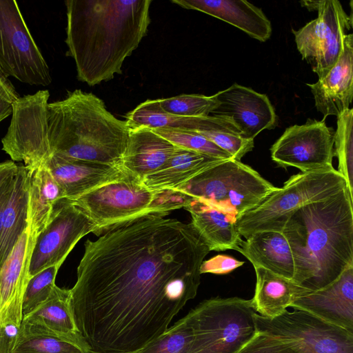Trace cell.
I'll use <instances>...</instances> for the list:
<instances>
[{
    "mask_svg": "<svg viewBox=\"0 0 353 353\" xmlns=\"http://www.w3.org/2000/svg\"><path fill=\"white\" fill-rule=\"evenodd\" d=\"M149 214L87 240L70 289L88 353H136L193 299L210 249L191 223Z\"/></svg>",
    "mask_w": 353,
    "mask_h": 353,
    "instance_id": "cell-1",
    "label": "cell"
},
{
    "mask_svg": "<svg viewBox=\"0 0 353 353\" xmlns=\"http://www.w3.org/2000/svg\"><path fill=\"white\" fill-rule=\"evenodd\" d=\"M151 0H67V55L77 79L90 86L122 73L147 34Z\"/></svg>",
    "mask_w": 353,
    "mask_h": 353,
    "instance_id": "cell-2",
    "label": "cell"
},
{
    "mask_svg": "<svg viewBox=\"0 0 353 353\" xmlns=\"http://www.w3.org/2000/svg\"><path fill=\"white\" fill-rule=\"evenodd\" d=\"M352 204L345 188L301 207L289 217L282 233L292 251L294 282L318 290L353 266Z\"/></svg>",
    "mask_w": 353,
    "mask_h": 353,
    "instance_id": "cell-3",
    "label": "cell"
},
{
    "mask_svg": "<svg viewBox=\"0 0 353 353\" xmlns=\"http://www.w3.org/2000/svg\"><path fill=\"white\" fill-rule=\"evenodd\" d=\"M45 128L52 156L118 167L130 130L103 100L81 90L48 103Z\"/></svg>",
    "mask_w": 353,
    "mask_h": 353,
    "instance_id": "cell-4",
    "label": "cell"
},
{
    "mask_svg": "<svg viewBox=\"0 0 353 353\" xmlns=\"http://www.w3.org/2000/svg\"><path fill=\"white\" fill-rule=\"evenodd\" d=\"M276 188L250 166L230 159L207 168L175 191L238 219Z\"/></svg>",
    "mask_w": 353,
    "mask_h": 353,
    "instance_id": "cell-5",
    "label": "cell"
},
{
    "mask_svg": "<svg viewBox=\"0 0 353 353\" xmlns=\"http://www.w3.org/2000/svg\"><path fill=\"white\" fill-rule=\"evenodd\" d=\"M345 188L344 178L334 168L296 174L257 207L239 216L236 222L238 231L245 239L259 231L282 232L288 219L297 210L327 199Z\"/></svg>",
    "mask_w": 353,
    "mask_h": 353,
    "instance_id": "cell-6",
    "label": "cell"
},
{
    "mask_svg": "<svg viewBox=\"0 0 353 353\" xmlns=\"http://www.w3.org/2000/svg\"><path fill=\"white\" fill-rule=\"evenodd\" d=\"M252 299L213 297L185 316L193 339L188 353H236L256 333Z\"/></svg>",
    "mask_w": 353,
    "mask_h": 353,
    "instance_id": "cell-7",
    "label": "cell"
},
{
    "mask_svg": "<svg viewBox=\"0 0 353 353\" xmlns=\"http://www.w3.org/2000/svg\"><path fill=\"white\" fill-rule=\"evenodd\" d=\"M164 192L151 190L143 182L128 176L68 201L88 216L99 235L144 215H167Z\"/></svg>",
    "mask_w": 353,
    "mask_h": 353,
    "instance_id": "cell-8",
    "label": "cell"
},
{
    "mask_svg": "<svg viewBox=\"0 0 353 353\" xmlns=\"http://www.w3.org/2000/svg\"><path fill=\"white\" fill-rule=\"evenodd\" d=\"M0 70L31 85L52 82L48 65L14 0H0Z\"/></svg>",
    "mask_w": 353,
    "mask_h": 353,
    "instance_id": "cell-9",
    "label": "cell"
},
{
    "mask_svg": "<svg viewBox=\"0 0 353 353\" xmlns=\"http://www.w3.org/2000/svg\"><path fill=\"white\" fill-rule=\"evenodd\" d=\"M256 331L295 343L303 353H353V332L303 310L268 319L254 315Z\"/></svg>",
    "mask_w": 353,
    "mask_h": 353,
    "instance_id": "cell-10",
    "label": "cell"
},
{
    "mask_svg": "<svg viewBox=\"0 0 353 353\" xmlns=\"http://www.w3.org/2000/svg\"><path fill=\"white\" fill-rule=\"evenodd\" d=\"M316 10V19L292 31L302 59L321 80L338 61L346 32L352 26V17L337 0H321Z\"/></svg>",
    "mask_w": 353,
    "mask_h": 353,
    "instance_id": "cell-11",
    "label": "cell"
},
{
    "mask_svg": "<svg viewBox=\"0 0 353 353\" xmlns=\"http://www.w3.org/2000/svg\"><path fill=\"white\" fill-rule=\"evenodd\" d=\"M50 93L39 90L12 103V119L1 140L2 150L14 161L32 170L52 157L46 135V107Z\"/></svg>",
    "mask_w": 353,
    "mask_h": 353,
    "instance_id": "cell-12",
    "label": "cell"
},
{
    "mask_svg": "<svg viewBox=\"0 0 353 353\" xmlns=\"http://www.w3.org/2000/svg\"><path fill=\"white\" fill-rule=\"evenodd\" d=\"M334 134L324 119H309L286 128L271 147V158L280 167H294L301 172L332 170Z\"/></svg>",
    "mask_w": 353,
    "mask_h": 353,
    "instance_id": "cell-13",
    "label": "cell"
},
{
    "mask_svg": "<svg viewBox=\"0 0 353 353\" xmlns=\"http://www.w3.org/2000/svg\"><path fill=\"white\" fill-rule=\"evenodd\" d=\"M96 232V225L79 208L65 199L59 201L48 223L37 237L30 278L50 266H61L82 237Z\"/></svg>",
    "mask_w": 353,
    "mask_h": 353,
    "instance_id": "cell-14",
    "label": "cell"
},
{
    "mask_svg": "<svg viewBox=\"0 0 353 353\" xmlns=\"http://www.w3.org/2000/svg\"><path fill=\"white\" fill-rule=\"evenodd\" d=\"M37 237L28 223L0 268V323L4 327L19 328L22 322L23 299Z\"/></svg>",
    "mask_w": 353,
    "mask_h": 353,
    "instance_id": "cell-15",
    "label": "cell"
},
{
    "mask_svg": "<svg viewBox=\"0 0 353 353\" xmlns=\"http://www.w3.org/2000/svg\"><path fill=\"white\" fill-rule=\"evenodd\" d=\"M214 96L218 105L210 115L230 119L246 139L254 140L261 131L277 124L274 108L265 94L234 83Z\"/></svg>",
    "mask_w": 353,
    "mask_h": 353,
    "instance_id": "cell-16",
    "label": "cell"
},
{
    "mask_svg": "<svg viewBox=\"0 0 353 353\" xmlns=\"http://www.w3.org/2000/svg\"><path fill=\"white\" fill-rule=\"evenodd\" d=\"M291 307L353 332V266L326 287L299 297Z\"/></svg>",
    "mask_w": 353,
    "mask_h": 353,
    "instance_id": "cell-17",
    "label": "cell"
},
{
    "mask_svg": "<svg viewBox=\"0 0 353 353\" xmlns=\"http://www.w3.org/2000/svg\"><path fill=\"white\" fill-rule=\"evenodd\" d=\"M45 165L64 192L72 200L128 175L120 167L52 156Z\"/></svg>",
    "mask_w": 353,
    "mask_h": 353,
    "instance_id": "cell-18",
    "label": "cell"
},
{
    "mask_svg": "<svg viewBox=\"0 0 353 353\" xmlns=\"http://www.w3.org/2000/svg\"><path fill=\"white\" fill-rule=\"evenodd\" d=\"M353 35L347 34L342 53L333 68L322 79L307 83L316 110L323 115L338 117L349 108L353 97Z\"/></svg>",
    "mask_w": 353,
    "mask_h": 353,
    "instance_id": "cell-19",
    "label": "cell"
},
{
    "mask_svg": "<svg viewBox=\"0 0 353 353\" xmlns=\"http://www.w3.org/2000/svg\"><path fill=\"white\" fill-rule=\"evenodd\" d=\"M129 129L120 167L128 176L143 182L159 170L179 148L152 128L139 126Z\"/></svg>",
    "mask_w": 353,
    "mask_h": 353,
    "instance_id": "cell-20",
    "label": "cell"
},
{
    "mask_svg": "<svg viewBox=\"0 0 353 353\" xmlns=\"http://www.w3.org/2000/svg\"><path fill=\"white\" fill-rule=\"evenodd\" d=\"M172 3L189 10H198L225 21L251 37L267 41L272 25L262 10L244 0H173Z\"/></svg>",
    "mask_w": 353,
    "mask_h": 353,
    "instance_id": "cell-21",
    "label": "cell"
},
{
    "mask_svg": "<svg viewBox=\"0 0 353 353\" xmlns=\"http://www.w3.org/2000/svg\"><path fill=\"white\" fill-rule=\"evenodd\" d=\"M20 326L66 339L88 352L87 345L74 321L70 289L55 285L49 298L43 304L23 317Z\"/></svg>",
    "mask_w": 353,
    "mask_h": 353,
    "instance_id": "cell-22",
    "label": "cell"
},
{
    "mask_svg": "<svg viewBox=\"0 0 353 353\" xmlns=\"http://www.w3.org/2000/svg\"><path fill=\"white\" fill-rule=\"evenodd\" d=\"M236 251L253 267H261L292 280L294 273L291 248L282 232L273 230L252 234L239 243Z\"/></svg>",
    "mask_w": 353,
    "mask_h": 353,
    "instance_id": "cell-23",
    "label": "cell"
},
{
    "mask_svg": "<svg viewBox=\"0 0 353 353\" xmlns=\"http://www.w3.org/2000/svg\"><path fill=\"white\" fill-rule=\"evenodd\" d=\"M184 208L190 213L191 224L210 251L236 250L242 239L235 216L194 199Z\"/></svg>",
    "mask_w": 353,
    "mask_h": 353,
    "instance_id": "cell-24",
    "label": "cell"
},
{
    "mask_svg": "<svg viewBox=\"0 0 353 353\" xmlns=\"http://www.w3.org/2000/svg\"><path fill=\"white\" fill-rule=\"evenodd\" d=\"M254 268L256 281L251 299L255 312L263 317L273 319L281 315L299 297L311 291L263 268Z\"/></svg>",
    "mask_w": 353,
    "mask_h": 353,
    "instance_id": "cell-25",
    "label": "cell"
},
{
    "mask_svg": "<svg viewBox=\"0 0 353 353\" xmlns=\"http://www.w3.org/2000/svg\"><path fill=\"white\" fill-rule=\"evenodd\" d=\"M30 170L18 165L13 187L3 209L0 233V268L29 223Z\"/></svg>",
    "mask_w": 353,
    "mask_h": 353,
    "instance_id": "cell-26",
    "label": "cell"
},
{
    "mask_svg": "<svg viewBox=\"0 0 353 353\" xmlns=\"http://www.w3.org/2000/svg\"><path fill=\"white\" fill-rule=\"evenodd\" d=\"M223 160L179 148L159 170L145 178L143 183L151 190H175Z\"/></svg>",
    "mask_w": 353,
    "mask_h": 353,
    "instance_id": "cell-27",
    "label": "cell"
},
{
    "mask_svg": "<svg viewBox=\"0 0 353 353\" xmlns=\"http://www.w3.org/2000/svg\"><path fill=\"white\" fill-rule=\"evenodd\" d=\"M30 171L29 223L38 236L48 223L55 205L65 195L45 165Z\"/></svg>",
    "mask_w": 353,
    "mask_h": 353,
    "instance_id": "cell-28",
    "label": "cell"
},
{
    "mask_svg": "<svg viewBox=\"0 0 353 353\" xmlns=\"http://www.w3.org/2000/svg\"><path fill=\"white\" fill-rule=\"evenodd\" d=\"M10 353H88L77 344L43 332L20 326Z\"/></svg>",
    "mask_w": 353,
    "mask_h": 353,
    "instance_id": "cell-29",
    "label": "cell"
},
{
    "mask_svg": "<svg viewBox=\"0 0 353 353\" xmlns=\"http://www.w3.org/2000/svg\"><path fill=\"white\" fill-rule=\"evenodd\" d=\"M353 110L348 108L337 117L334 134V156L339 161L338 172L344 178L348 192L353 198Z\"/></svg>",
    "mask_w": 353,
    "mask_h": 353,
    "instance_id": "cell-30",
    "label": "cell"
},
{
    "mask_svg": "<svg viewBox=\"0 0 353 353\" xmlns=\"http://www.w3.org/2000/svg\"><path fill=\"white\" fill-rule=\"evenodd\" d=\"M157 134L174 145L221 159L232 156L198 132L177 128H152Z\"/></svg>",
    "mask_w": 353,
    "mask_h": 353,
    "instance_id": "cell-31",
    "label": "cell"
},
{
    "mask_svg": "<svg viewBox=\"0 0 353 353\" xmlns=\"http://www.w3.org/2000/svg\"><path fill=\"white\" fill-rule=\"evenodd\" d=\"M192 339V328L183 316L136 353H188Z\"/></svg>",
    "mask_w": 353,
    "mask_h": 353,
    "instance_id": "cell-32",
    "label": "cell"
},
{
    "mask_svg": "<svg viewBox=\"0 0 353 353\" xmlns=\"http://www.w3.org/2000/svg\"><path fill=\"white\" fill-rule=\"evenodd\" d=\"M159 101L166 112L188 117L208 116L218 105L214 94L205 96L199 94H183L159 99Z\"/></svg>",
    "mask_w": 353,
    "mask_h": 353,
    "instance_id": "cell-33",
    "label": "cell"
},
{
    "mask_svg": "<svg viewBox=\"0 0 353 353\" xmlns=\"http://www.w3.org/2000/svg\"><path fill=\"white\" fill-rule=\"evenodd\" d=\"M60 265H52L32 276L28 283L22 303L23 317L43 304L51 294Z\"/></svg>",
    "mask_w": 353,
    "mask_h": 353,
    "instance_id": "cell-34",
    "label": "cell"
},
{
    "mask_svg": "<svg viewBox=\"0 0 353 353\" xmlns=\"http://www.w3.org/2000/svg\"><path fill=\"white\" fill-rule=\"evenodd\" d=\"M236 353H303L294 342L256 332Z\"/></svg>",
    "mask_w": 353,
    "mask_h": 353,
    "instance_id": "cell-35",
    "label": "cell"
},
{
    "mask_svg": "<svg viewBox=\"0 0 353 353\" xmlns=\"http://www.w3.org/2000/svg\"><path fill=\"white\" fill-rule=\"evenodd\" d=\"M243 261L225 254H218L203 261L200 267L201 274H225L243 265Z\"/></svg>",
    "mask_w": 353,
    "mask_h": 353,
    "instance_id": "cell-36",
    "label": "cell"
},
{
    "mask_svg": "<svg viewBox=\"0 0 353 353\" xmlns=\"http://www.w3.org/2000/svg\"><path fill=\"white\" fill-rule=\"evenodd\" d=\"M17 169L18 165L12 161L0 163V188L15 175Z\"/></svg>",
    "mask_w": 353,
    "mask_h": 353,
    "instance_id": "cell-37",
    "label": "cell"
},
{
    "mask_svg": "<svg viewBox=\"0 0 353 353\" xmlns=\"http://www.w3.org/2000/svg\"><path fill=\"white\" fill-rule=\"evenodd\" d=\"M14 176L5 183L0 188V233L3 209L8 201L12 190Z\"/></svg>",
    "mask_w": 353,
    "mask_h": 353,
    "instance_id": "cell-38",
    "label": "cell"
},
{
    "mask_svg": "<svg viewBox=\"0 0 353 353\" xmlns=\"http://www.w3.org/2000/svg\"><path fill=\"white\" fill-rule=\"evenodd\" d=\"M0 89L6 94V95L12 103L15 101L18 98H19L17 92L16 91L10 81L8 79V77H7L1 70Z\"/></svg>",
    "mask_w": 353,
    "mask_h": 353,
    "instance_id": "cell-39",
    "label": "cell"
},
{
    "mask_svg": "<svg viewBox=\"0 0 353 353\" xmlns=\"http://www.w3.org/2000/svg\"><path fill=\"white\" fill-rule=\"evenodd\" d=\"M8 330L0 323V353H10L15 334L11 335Z\"/></svg>",
    "mask_w": 353,
    "mask_h": 353,
    "instance_id": "cell-40",
    "label": "cell"
},
{
    "mask_svg": "<svg viewBox=\"0 0 353 353\" xmlns=\"http://www.w3.org/2000/svg\"><path fill=\"white\" fill-rule=\"evenodd\" d=\"M12 102L6 94L0 89V122L12 114Z\"/></svg>",
    "mask_w": 353,
    "mask_h": 353,
    "instance_id": "cell-41",
    "label": "cell"
},
{
    "mask_svg": "<svg viewBox=\"0 0 353 353\" xmlns=\"http://www.w3.org/2000/svg\"><path fill=\"white\" fill-rule=\"evenodd\" d=\"M302 6L306 7L309 10H316L319 4V1H302Z\"/></svg>",
    "mask_w": 353,
    "mask_h": 353,
    "instance_id": "cell-42",
    "label": "cell"
}]
</instances>
